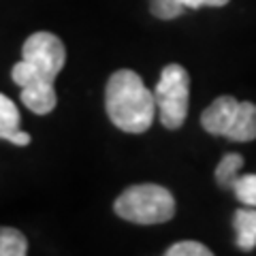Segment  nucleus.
<instances>
[{"label":"nucleus","instance_id":"nucleus-4","mask_svg":"<svg viewBox=\"0 0 256 256\" xmlns=\"http://www.w3.org/2000/svg\"><path fill=\"white\" fill-rule=\"evenodd\" d=\"M201 124L210 134L246 143L256 139V105L235 96H218L203 111Z\"/></svg>","mask_w":256,"mask_h":256},{"label":"nucleus","instance_id":"nucleus-13","mask_svg":"<svg viewBox=\"0 0 256 256\" xmlns=\"http://www.w3.org/2000/svg\"><path fill=\"white\" fill-rule=\"evenodd\" d=\"M166 256H212V250L198 242H180L166 250Z\"/></svg>","mask_w":256,"mask_h":256},{"label":"nucleus","instance_id":"nucleus-10","mask_svg":"<svg viewBox=\"0 0 256 256\" xmlns=\"http://www.w3.org/2000/svg\"><path fill=\"white\" fill-rule=\"evenodd\" d=\"M28 252V242L22 230L0 226V256H24Z\"/></svg>","mask_w":256,"mask_h":256},{"label":"nucleus","instance_id":"nucleus-11","mask_svg":"<svg viewBox=\"0 0 256 256\" xmlns=\"http://www.w3.org/2000/svg\"><path fill=\"white\" fill-rule=\"evenodd\" d=\"M233 192L244 205L256 207V175L254 173L237 175V180L233 184Z\"/></svg>","mask_w":256,"mask_h":256},{"label":"nucleus","instance_id":"nucleus-14","mask_svg":"<svg viewBox=\"0 0 256 256\" xmlns=\"http://www.w3.org/2000/svg\"><path fill=\"white\" fill-rule=\"evenodd\" d=\"M186 9H201V6H224L230 0H180Z\"/></svg>","mask_w":256,"mask_h":256},{"label":"nucleus","instance_id":"nucleus-5","mask_svg":"<svg viewBox=\"0 0 256 256\" xmlns=\"http://www.w3.org/2000/svg\"><path fill=\"white\" fill-rule=\"evenodd\" d=\"M156 111L164 128H180L188 118L190 75L182 64H166L154 88Z\"/></svg>","mask_w":256,"mask_h":256},{"label":"nucleus","instance_id":"nucleus-9","mask_svg":"<svg viewBox=\"0 0 256 256\" xmlns=\"http://www.w3.org/2000/svg\"><path fill=\"white\" fill-rule=\"evenodd\" d=\"M244 166V156L237 154V152H230V154L222 156V160L216 166V182H218L220 188H226V190H233V184L237 180L239 171Z\"/></svg>","mask_w":256,"mask_h":256},{"label":"nucleus","instance_id":"nucleus-1","mask_svg":"<svg viewBox=\"0 0 256 256\" xmlns=\"http://www.w3.org/2000/svg\"><path fill=\"white\" fill-rule=\"evenodd\" d=\"M105 109L109 120L124 132H146L156 118V98L134 70L122 68L107 82Z\"/></svg>","mask_w":256,"mask_h":256},{"label":"nucleus","instance_id":"nucleus-3","mask_svg":"<svg viewBox=\"0 0 256 256\" xmlns=\"http://www.w3.org/2000/svg\"><path fill=\"white\" fill-rule=\"evenodd\" d=\"M116 214L134 224H164L175 214V198L164 186L137 184L116 198Z\"/></svg>","mask_w":256,"mask_h":256},{"label":"nucleus","instance_id":"nucleus-6","mask_svg":"<svg viewBox=\"0 0 256 256\" xmlns=\"http://www.w3.org/2000/svg\"><path fill=\"white\" fill-rule=\"evenodd\" d=\"M0 139L13 143V146H28L30 134L22 130V118L15 102L6 94L0 92Z\"/></svg>","mask_w":256,"mask_h":256},{"label":"nucleus","instance_id":"nucleus-7","mask_svg":"<svg viewBox=\"0 0 256 256\" xmlns=\"http://www.w3.org/2000/svg\"><path fill=\"white\" fill-rule=\"evenodd\" d=\"M22 102L36 116L52 114L56 102H58L54 84L45 82V84H32V86L22 88Z\"/></svg>","mask_w":256,"mask_h":256},{"label":"nucleus","instance_id":"nucleus-2","mask_svg":"<svg viewBox=\"0 0 256 256\" xmlns=\"http://www.w3.org/2000/svg\"><path fill=\"white\" fill-rule=\"evenodd\" d=\"M66 62L64 43L52 32H34L22 47V60L11 70L13 82L20 88L32 84H54Z\"/></svg>","mask_w":256,"mask_h":256},{"label":"nucleus","instance_id":"nucleus-12","mask_svg":"<svg viewBox=\"0 0 256 256\" xmlns=\"http://www.w3.org/2000/svg\"><path fill=\"white\" fill-rule=\"evenodd\" d=\"M150 11H152V15H156L158 20H175L186 11V6H184L180 0H152Z\"/></svg>","mask_w":256,"mask_h":256},{"label":"nucleus","instance_id":"nucleus-8","mask_svg":"<svg viewBox=\"0 0 256 256\" xmlns=\"http://www.w3.org/2000/svg\"><path fill=\"white\" fill-rule=\"evenodd\" d=\"M235 230H237V246L244 252L256 248V207H244L235 212Z\"/></svg>","mask_w":256,"mask_h":256}]
</instances>
